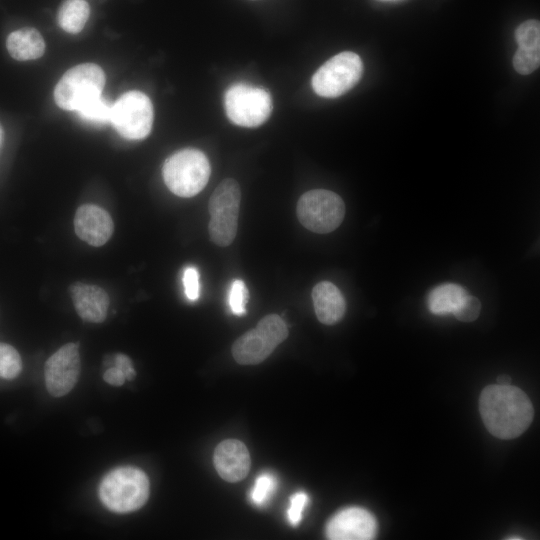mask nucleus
I'll return each instance as SVG.
<instances>
[{"instance_id":"obj_1","label":"nucleus","mask_w":540,"mask_h":540,"mask_svg":"<svg viewBox=\"0 0 540 540\" xmlns=\"http://www.w3.org/2000/svg\"><path fill=\"white\" fill-rule=\"evenodd\" d=\"M479 410L486 429L500 439L520 436L534 416L528 396L510 384L485 387L480 395Z\"/></svg>"},{"instance_id":"obj_2","label":"nucleus","mask_w":540,"mask_h":540,"mask_svg":"<svg viewBox=\"0 0 540 540\" xmlns=\"http://www.w3.org/2000/svg\"><path fill=\"white\" fill-rule=\"evenodd\" d=\"M149 492L148 477L132 466L119 467L107 473L98 489L104 506L116 513L140 509L148 500Z\"/></svg>"},{"instance_id":"obj_3","label":"nucleus","mask_w":540,"mask_h":540,"mask_svg":"<svg viewBox=\"0 0 540 540\" xmlns=\"http://www.w3.org/2000/svg\"><path fill=\"white\" fill-rule=\"evenodd\" d=\"M211 167L207 156L200 150L186 148L170 155L162 167L168 189L180 197L198 194L208 183Z\"/></svg>"},{"instance_id":"obj_4","label":"nucleus","mask_w":540,"mask_h":540,"mask_svg":"<svg viewBox=\"0 0 540 540\" xmlns=\"http://www.w3.org/2000/svg\"><path fill=\"white\" fill-rule=\"evenodd\" d=\"M240 200V186L232 178H226L220 182L210 196L208 230L211 241L216 245L226 247L234 241L237 234Z\"/></svg>"},{"instance_id":"obj_5","label":"nucleus","mask_w":540,"mask_h":540,"mask_svg":"<svg viewBox=\"0 0 540 540\" xmlns=\"http://www.w3.org/2000/svg\"><path fill=\"white\" fill-rule=\"evenodd\" d=\"M102 68L83 63L64 73L54 89V100L64 110L77 111L91 99L101 95L105 85Z\"/></svg>"},{"instance_id":"obj_6","label":"nucleus","mask_w":540,"mask_h":540,"mask_svg":"<svg viewBox=\"0 0 540 540\" xmlns=\"http://www.w3.org/2000/svg\"><path fill=\"white\" fill-rule=\"evenodd\" d=\"M288 336L284 320L270 314L263 317L255 328L240 336L232 345V355L241 365H255L264 361Z\"/></svg>"},{"instance_id":"obj_7","label":"nucleus","mask_w":540,"mask_h":540,"mask_svg":"<svg viewBox=\"0 0 540 540\" xmlns=\"http://www.w3.org/2000/svg\"><path fill=\"white\" fill-rule=\"evenodd\" d=\"M227 117L235 125L253 128L263 124L271 115L270 93L248 83H235L224 94Z\"/></svg>"},{"instance_id":"obj_8","label":"nucleus","mask_w":540,"mask_h":540,"mask_svg":"<svg viewBox=\"0 0 540 540\" xmlns=\"http://www.w3.org/2000/svg\"><path fill=\"white\" fill-rule=\"evenodd\" d=\"M296 213L299 222L308 230L326 234L340 226L345 216L342 198L325 189L305 192L298 200Z\"/></svg>"},{"instance_id":"obj_9","label":"nucleus","mask_w":540,"mask_h":540,"mask_svg":"<svg viewBox=\"0 0 540 540\" xmlns=\"http://www.w3.org/2000/svg\"><path fill=\"white\" fill-rule=\"evenodd\" d=\"M363 73L360 56L351 51L331 57L312 76L314 92L326 98L341 96L353 88Z\"/></svg>"},{"instance_id":"obj_10","label":"nucleus","mask_w":540,"mask_h":540,"mask_svg":"<svg viewBox=\"0 0 540 540\" xmlns=\"http://www.w3.org/2000/svg\"><path fill=\"white\" fill-rule=\"evenodd\" d=\"M153 105L140 91L122 94L112 105L111 123L116 131L128 140L147 137L153 124Z\"/></svg>"},{"instance_id":"obj_11","label":"nucleus","mask_w":540,"mask_h":540,"mask_svg":"<svg viewBox=\"0 0 540 540\" xmlns=\"http://www.w3.org/2000/svg\"><path fill=\"white\" fill-rule=\"evenodd\" d=\"M80 354L77 343H67L51 355L45 363V384L53 397L68 394L78 381Z\"/></svg>"},{"instance_id":"obj_12","label":"nucleus","mask_w":540,"mask_h":540,"mask_svg":"<svg viewBox=\"0 0 540 540\" xmlns=\"http://www.w3.org/2000/svg\"><path fill=\"white\" fill-rule=\"evenodd\" d=\"M377 533V521L366 509L348 507L336 513L326 525L331 540H369Z\"/></svg>"},{"instance_id":"obj_13","label":"nucleus","mask_w":540,"mask_h":540,"mask_svg":"<svg viewBox=\"0 0 540 540\" xmlns=\"http://www.w3.org/2000/svg\"><path fill=\"white\" fill-rule=\"evenodd\" d=\"M74 228L81 240L98 247L110 239L114 223L110 214L103 208L93 204H84L75 213Z\"/></svg>"},{"instance_id":"obj_14","label":"nucleus","mask_w":540,"mask_h":540,"mask_svg":"<svg viewBox=\"0 0 540 540\" xmlns=\"http://www.w3.org/2000/svg\"><path fill=\"white\" fill-rule=\"evenodd\" d=\"M213 461L219 476L227 482H238L244 479L251 465L247 447L237 439H226L220 442L214 451Z\"/></svg>"},{"instance_id":"obj_15","label":"nucleus","mask_w":540,"mask_h":540,"mask_svg":"<svg viewBox=\"0 0 540 540\" xmlns=\"http://www.w3.org/2000/svg\"><path fill=\"white\" fill-rule=\"evenodd\" d=\"M69 292L78 315L87 322L101 323L108 313V294L99 286L74 282Z\"/></svg>"},{"instance_id":"obj_16","label":"nucleus","mask_w":540,"mask_h":540,"mask_svg":"<svg viewBox=\"0 0 540 540\" xmlns=\"http://www.w3.org/2000/svg\"><path fill=\"white\" fill-rule=\"evenodd\" d=\"M312 300L318 320L326 325L339 322L346 311L341 291L329 281H321L312 290Z\"/></svg>"},{"instance_id":"obj_17","label":"nucleus","mask_w":540,"mask_h":540,"mask_svg":"<svg viewBox=\"0 0 540 540\" xmlns=\"http://www.w3.org/2000/svg\"><path fill=\"white\" fill-rule=\"evenodd\" d=\"M6 48L15 60H35L44 54L45 41L38 30L25 27L8 35Z\"/></svg>"},{"instance_id":"obj_18","label":"nucleus","mask_w":540,"mask_h":540,"mask_svg":"<svg viewBox=\"0 0 540 540\" xmlns=\"http://www.w3.org/2000/svg\"><path fill=\"white\" fill-rule=\"evenodd\" d=\"M468 292L459 284L444 283L433 288L427 297V307L434 315L453 314Z\"/></svg>"},{"instance_id":"obj_19","label":"nucleus","mask_w":540,"mask_h":540,"mask_svg":"<svg viewBox=\"0 0 540 540\" xmlns=\"http://www.w3.org/2000/svg\"><path fill=\"white\" fill-rule=\"evenodd\" d=\"M90 15L89 4L85 0H65L57 13L59 26L71 34L79 33Z\"/></svg>"},{"instance_id":"obj_20","label":"nucleus","mask_w":540,"mask_h":540,"mask_svg":"<svg viewBox=\"0 0 540 540\" xmlns=\"http://www.w3.org/2000/svg\"><path fill=\"white\" fill-rule=\"evenodd\" d=\"M112 105L107 98L100 95L88 101L76 112L83 122L95 127H104L111 123Z\"/></svg>"},{"instance_id":"obj_21","label":"nucleus","mask_w":540,"mask_h":540,"mask_svg":"<svg viewBox=\"0 0 540 540\" xmlns=\"http://www.w3.org/2000/svg\"><path fill=\"white\" fill-rule=\"evenodd\" d=\"M277 477L270 472L261 473L250 491L251 501L259 507L266 505L277 490Z\"/></svg>"},{"instance_id":"obj_22","label":"nucleus","mask_w":540,"mask_h":540,"mask_svg":"<svg viewBox=\"0 0 540 540\" xmlns=\"http://www.w3.org/2000/svg\"><path fill=\"white\" fill-rule=\"evenodd\" d=\"M518 48L527 50L540 49V24L537 20L523 22L515 31Z\"/></svg>"},{"instance_id":"obj_23","label":"nucleus","mask_w":540,"mask_h":540,"mask_svg":"<svg viewBox=\"0 0 540 540\" xmlns=\"http://www.w3.org/2000/svg\"><path fill=\"white\" fill-rule=\"evenodd\" d=\"M21 369L22 361L17 350L8 344L0 343V377L15 378Z\"/></svg>"},{"instance_id":"obj_24","label":"nucleus","mask_w":540,"mask_h":540,"mask_svg":"<svg viewBox=\"0 0 540 540\" xmlns=\"http://www.w3.org/2000/svg\"><path fill=\"white\" fill-rule=\"evenodd\" d=\"M540 64V49L527 50L518 48L513 56V66L521 75L534 72Z\"/></svg>"},{"instance_id":"obj_25","label":"nucleus","mask_w":540,"mask_h":540,"mask_svg":"<svg viewBox=\"0 0 540 540\" xmlns=\"http://www.w3.org/2000/svg\"><path fill=\"white\" fill-rule=\"evenodd\" d=\"M248 296V289L245 283L240 279L234 280L231 284L228 297L229 307L233 314L241 316L246 313Z\"/></svg>"},{"instance_id":"obj_26","label":"nucleus","mask_w":540,"mask_h":540,"mask_svg":"<svg viewBox=\"0 0 540 540\" xmlns=\"http://www.w3.org/2000/svg\"><path fill=\"white\" fill-rule=\"evenodd\" d=\"M480 310V301L467 293L453 315L462 322H472L478 318Z\"/></svg>"},{"instance_id":"obj_27","label":"nucleus","mask_w":540,"mask_h":540,"mask_svg":"<svg viewBox=\"0 0 540 540\" xmlns=\"http://www.w3.org/2000/svg\"><path fill=\"white\" fill-rule=\"evenodd\" d=\"M308 501V495L303 491L297 492L291 496L290 504L287 509V520L292 526H297L300 523Z\"/></svg>"},{"instance_id":"obj_28","label":"nucleus","mask_w":540,"mask_h":540,"mask_svg":"<svg viewBox=\"0 0 540 540\" xmlns=\"http://www.w3.org/2000/svg\"><path fill=\"white\" fill-rule=\"evenodd\" d=\"M183 285L186 297L195 301L199 298V273L194 267H187L183 273Z\"/></svg>"},{"instance_id":"obj_29","label":"nucleus","mask_w":540,"mask_h":540,"mask_svg":"<svg viewBox=\"0 0 540 540\" xmlns=\"http://www.w3.org/2000/svg\"><path fill=\"white\" fill-rule=\"evenodd\" d=\"M114 363V366L118 367L123 372L126 380H134L136 372L131 362V359L127 355L121 353L116 354Z\"/></svg>"},{"instance_id":"obj_30","label":"nucleus","mask_w":540,"mask_h":540,"mask_svg":"<svg viewBox=\"0 0 540 540\" xmlns=\"http://www.w3.org/2000/svg\"><path fill=\"white\" fill-rule=\"evenodd\" d=\"M103 379L112 386H121L126 380L123 372L116 366L106 369Z\"/></svg>"},{"instance_id":"obj_31","label":"nucleus","mask_w":540,"mask_h":540,"mask_svg":"<svg viewBox=\"0 0 540 540\" xmlns=\"http://www.w3.org/2000/svg\"><path fill=\"white\" fill-rule=\"evenodd\" d=\"M511 383V378L509 375H500L498 378H497V384H500V385H508Z\"/></svg>"},{"instance_id":"obj_32","label":"nucleus","mask_w":540,"mask_h":540,"mask_svg":"<svg viewBox=\"0 0 540 540\" xmlns=\"http://www.w3.org/2000/svg\"><path fill=\"white\" fill-rule=\"evenodd\" d=\"M3 135H4V131H3V128L0 124V147H1V144H2V141H3Z\"/></svg>"},{"instance_id":"obj_33","label":"nucleus","mask_w":540,"mask_h":540,"mask_svg":"<svg viewBox=\"0 0 540 540\" xmlns=\"http://www.w3.org/2000/svg\"><path fill=\"white\" fill-rule=\"evenodd\" d=\"M508 539H521V537H510Z\"/></svg>"},{"instance_id":"obj_34","label":"nucleus","mask_w":540,"mask_h":540,"mask_svg":"<svg viewBox=\"0 0 540 540\" xmlns=\"http://www.w3.org/2000/svg\"><path fill=\"white\" fill-rule=\"evenodd\" d=\"M386 1H393V0H386Z\"/></svg>"}]
</instances>
